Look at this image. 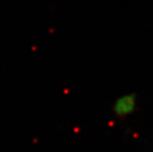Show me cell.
Wrapping results in <instances>:
<instances>
[{"label":"cell","mask_w":153,"mask_h":152,"mask_svg":"<svg viewBox=\"0 0 153 152\" xmlns=\"http://www.w3.org/2000/svg\"><path fill=\"white\" fill-rule=\"evenodd\" d=\"M137 111V96L134 93H125L117 97L112 105L113 115L118 119H126Z\"/></svg>","instance_id":"1"}]
</instances>
